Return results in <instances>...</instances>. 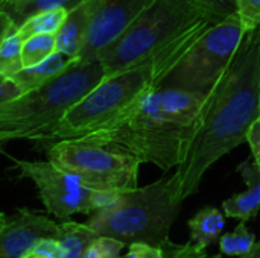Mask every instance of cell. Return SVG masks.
Segmentation results:
<instances>
[{"label":"cell","mask_w":260,"mask_h":258,"mask_svg":"<svg viewBox=\"0 0 260 258\" xmlns=\"http://www.w3.org/2000/svg\"><path fill=\"white\" fill-rule=\"evenodd\" d=\"M260 117V24L245 32L239 47L207 93L201 123L184 161L172 175L175 198L195 195L207 170L245 143Z\"/></svg>","instance_id":"6da1fadb"},{"label":"cell","mask_w":260,"mask_h":258,"mask_svg":"<svg viewBox=\"0 0 260 258\" xmlns=\"http://www.w3.org/2000/svg\"><path fill=\"white\" fill-rule=\"evenodd\" d=\"M206 99L204 93L151 87L117 120L87 138L113 144L140 164L169 172L184 161Z\"/></svg>","instance_id":"7a4b0ae2"},{"label":"cell","mask_w":260,"mask_h":258,"mask_svg":"<svg viewBox=\"0 0 260 258\" xmlns=\"http://www.w3.org/2000/svg\"><path fill=\"white\" fill-rule=\"evenodd\" d=\"M216 21L201 0H154L98 59L107 76L155 64L158 81Z\"/></svg>","instance_id":"3957f363"},{"label":"cell","mask_w":260,"mask_h":258,"mask_svg":"<svg viewBox=\"0 0 260 258\" xmlns=\"http://www.w3.org/2000/svg\"><path fill=\"white\" fill-rule=\"evenodd\" d=\"M107 76L99 59L67 68L37 90L0 103V143L15 138L35 141Z\"/></svg>","instance_id":"277c9868"},{"label":"cell","mask_w":260,"mask_h":258,"mask_svg":"<svg viewBox=\"0 0 260 258\" xmlns=\"http://www.w3.org/2000/svg\"><path fill=\"white\" fill-rule=\"evenodd\" d=\"M181 204L175 198L172 176H165L145 187L119 193L110 205L91 213L85 224L99 236L117 239L125 245L143 242L165 246Z\"/></svg>","instance_id":"5b68a950"},{"label":"cell","mask_w":260,"mask_h":258,"mask_svg":"<svg viewBox=\"0 0 260 258\" xmlns=\"http://www.w3.org/2000/svg\"><path fill=\"white\" fill-rule=\"evenodd\" d=\"M158 68L142 64L105 76L93 90L76 102L62 119L35 141L52 144L67 138H82L96 134L117 120L148 88L154 87Z\"/></svg>","instance_id":"8992f818"},{"label":"cell","mask_w":260,"mask_h":258,"mask_svg":"<svg viewBox=\"0 0 260 258\" xmlns=\"http://www.w3.org/2000/svg\"><path fill=\"white\" fill-rule=\"evenodd\" d=\"M47 157L88 189L122 193L139 187L140 163L113 144L87 137L67 138L49 144Z\"/></svg>","instance_id":"52a82bcc"},{"label":"cell","mask_w":260,"mask_h":258,"mask_svg":"<svg viewBox=\"0 0 260 258\" xmlns=\"http://www.w3.org/2000/svg\"><path fill=\"white\" fill-rule=\"evenodd\" d=\"M245 29L233 14L216 23L158 81L157 88H178L207 94L239 47Z\"/></svg>","instance_id":"ba28073f"},{"label":"cell","mask_w":260,"mask_h":258,"mask_svg":"<svg viewBox=\"0 0 260 258\" xmlns=\"http://www.w3.org/2000/svg\"><path fill=\"white\" fill-rule=\"evenodd\" d=\"M20 176L30 179L49 214L69 220L73 214H91L110 205L119 193L88 189L75 175L59 169L50 160L27 161L11 158Z\"/></svg>","instance_id":"9c48e42d"},{"label":"cell","mask_w":260,"mask_h":258,"mask_svg":"<svg viewBox=\"0 0 260 258\" xmlns=\"http://www.w3.org/2000/svg\"><path fill=\"white\" fill-rule=\"evenodd\" d=\"M154 0H102L94 12L84 44L75 62H90L98 59L113 43H116L134 20Z\"/></svg>","instance_id":"30bf717a"},{"label":"cell","mask_w":260,"mask_h":258,"mask_svg":"<svg viewBox=\"0 0 260 258\" xmlns=\"http://www.w3.org/2000/svg\"><path fill=\"white\" fill-rule=\"evenodd\" d=\"M58 227L41 213L20 208L0 228V258H23L41 240L56 237Z\"/></svg>","instance_id":"8fae6325"},{"label":"cell","mask_w":260,"mask_h":258,"mask_svg":"<svg viewBox=\"0 0 260 258\" xmlns=\"http://www.w3.org/2000/svg\"><path fill=\"white\" fill-rule=\"evenodd\" d=\"M102 0H82L76 8L67 12V17L55 33L56 52L64 53L67 58L75 59L84 44L90 21L101 6Z\"/></svg>","instance_id":"7c38bea8"},{"label":"cell","mask_w":260,"mask_h":258,"mask_svg":"<svg viewBox=\"0 0 260 258\" xmlns=\"http://www.w3.org/2000/svg\"><path fill=\"white\" fill-rule=\"evenodd\" d=\"M238 172L245 181L247 190L225 199L222 202V210L225 217L248 222L260 211V169L254 161H245L238 167Z\"/></svg>","instance_id":"4fadbf2b"},{"label":"cell","mask_w":260,"mask_h":258,"mask_svg":"<svg viewBox=\"0 0 260 258\" xmlns=\"http://www.w3.org/2000/svg\"><path fill=\"white\" fill-rule=\"evenodd\" d=\"M70 62V58H67L61 52H53L47 59L43 62L32 65V67H24L18 73L12 75L11 79L17 84L20 91L29 93L32 90L40 88L41 85L47 84L53 78H56L61 71L67 68Z\"/></svg>","instance_id":"5bb4252c"},{"label":"cell","mask_w":260,"mask_h":258,"mask_svg":"<svg viewBox=\"0 0 260 258\" xmlns=\"http://www.w3.org/2000/svg\"><path fill=\"white\" fill-rule=\"evenodd\" d=\"M187 225L190 230V242L200 249H207L219 240L225 228V214L215 207H206L200 210Z\"/></svg>","instance_id":"9a60e30c"},{"label":"cell","mask_w":260,"mask_h":258,"mask_svg":"<svg viewBox=\"0 0 260 258\" xmlns=\"http://www.w3.org/2000/svg\"><path fill=\"white\" fill-rule=\"evenodd\" d=\"M98 236L99 234L87 224L62 220V224L58 227V234L55 239L59 242L62 258H82L88 245Z\"/></svg>","instance_id":"2e32d148"},{"label":"cell","mask_w":260,"mask_h":258,"mask_svg":"<svg viewBox=\"0 0 260 258\" xmlns=\"http://www.w3.org/2000/svg\"><path fill=\"white\" fill-rule=\"evenodd\" d=\"M81 2L82 0H18L15 3L3 6L0 11L6 12L12 18L15 26H20L23 21H26L29 17H32L35 14L53 11V9L72 11Z\"/></svg>","instance_id":"e0dca14e"},{"label":"cell","mask_w":260,"mask_h":258,"mask_svg":"<svg viewBox=\"0 0 260 258\" xmlns=\"http://www.w3.org/2000/svg\"><path fill=\"white\" fill-rule=\"evenodd\" d=\"M21 46H23V38L18 32V27L14 26L0 44V76L2 78H11L12 75L24 68L23 58H21Z\"/></svg>","instance_id":"ac0fdd59"},{"label":"cell","mask_w":260,"mask_h":258,"mask_svg":"<svg viewBox=\"0 0 260 258\" xmlns=\"http://www.w3.org/2000/svg\"><path fill=\"white\" fill-rule=\"evenodd\" d=\"M67 12L69 11L66 9H53L35 14L23 21L20 26H17L18 32L23 40L37 33H56L67 17Z\"/></svg>","instance_id":"d6986e66"},{"label":"cell","mask_w":260,"mask_h":258,"mask_svg":"<svg viewBox=\"0 0 260 258\" xmlns=\"http://www.w3.org/2000/svg\"><path fill=\"white\" fill-rule=\"evenodd\" d=\"M219 252L229 257H242L248 254L257 243L256 236L247 228V222H241L232 233L221 234Z\"/></svg>","instance_id":"ffe728a7"},{"label":"cell","mask_w":260,"mask_h":258,"mask_svg":"<svg viewBox=\"0 0 260 258\" xmlns=\"http://www.w3.org/2000/svg\"><path fill=\"white\" fill-rule=\"evenodd\" d=\"M53 52H56L55 33H37L23 40L21 58L24 67H32L44 59H47Z\"/></svg>","instance_id":"44dd1931"},{"label":"cell","mask_w":260,"mask_h":258,"mask_svg":"<svg viewBox=\"0 0 260 258\" xmlns=\"http://www.w3.org/2000/svg\"><path fill=\"white\" fill-rule=\"evenodd\" d=\"M126 245L108 236H98L85 249L82 258H120V252Z\"/></svg>","instance_id":"7402d4cb"},{"label":"cell","mask_w":260,"mask_h":258,"mask_svg":"<svg viewBox=\"0 0 260 258\" xmlns=\"http://www.w3.org/2000/svg\"><path fill=\"white\" fill-rule=\"evenodd\" d=\"M236 14L245 29L253 30L260 24V0H236Z\"/></svg>","instance_id":"603a6c76"},{"label":"cell","mask_w":260,"mask_h":258,"mask_svg":"<svg viewBox=\"0 0 260 258\" xmlns=\"http://www.w3.org/2000/svg\"><path fill=\"white\" fill-rule=\"evenodd\" d=\"M166 258H222V254H216L212 257H207L206 249L197 248L192 242H187L186 245H172L171 240L165 245Z\"/></svg>","instance_id":"cb8c5ba5"},{"label":"cell","mask_w":260,"mask_h":258,"mask_svg":"<svg viewBox=\"0 0 260 258\" xmlns=\"http://www.w3.org/2000/svg\"><path fill=\"white\" fill-rule=\"evenodd\" d=\"M201 3L216 23L236 14L238 9L236 0H201Z\"/></svg>","instance_id":"d4e9b609"},{"label":"cell","mask_w":260,"mask_h":258,"mask_svg":"<svg viewBox=\"0 0 260 258\" xmlns=\"http://www.w3.org/2000/svg\"><path fill=\"white\" fill-rule=\"evenodd\" d=\"M23 258H62V251L59 242L55 237L44 239Z\"/></svg>","instance_id":"484cf974"},{"label":"cell","mask_w":260,"mask_h":258,"mask_svg":"<svg viewBox=\"0 0 260 258\" xmlns=\"http://www.w3.org/2000/svg\"><path fill=\"white\" fill-rule=\"evenodd\" d=\"M128 246L129 249L125 258H166L165 246H154L143 242H134Z\"/></svg>","instance_id":"4316f807"},{"label":"cell","mask_w":260,"mask_h":258,"mask_svg":"<svg viewBox=\"0 0 260 258\" xmlns=\"http://www.w3.org/2000/svg\"><path fill=\"white\" fill-rule=\"evenodd\" d=\"M245 141L250 144V149H251L254 163L259 166L260 169V117L251 125V128L248 129V134H247V140Z\"/></svg>","instance_id":"83f0119b"},{"label":"cell","mask_w":260,"mask_h":258,"mask_svg":"<svg viewBox=\"0 0 260 258\" xmlns=\"http://www.w3.org/2000/svg\"><path fill=\"white\" fill-rule=\"evenodd\" d=\"M23 93L20 91V88L17 87V84L11 79V78H2L0 76V103L14 100L17 97H20Z\"/></svg>","instance_id":"f1b7e54d"},{"label":"cell","mask_w":260,"mask_h":258,"mask_svg":"<svg viewBox=\"0 0 260 258\" xmlns=\"http://www.w3.org/2000/svg\"><path fill=\"white\" fill-rule=\"evenodd\" d=\"M14 26H15V23L12 21V18H11L6 12L0 11V44H2L3 38L8 35V32H9Z\"/></svg>","instance_id":"f546056e"},{"label":"cell","mask_w":260,"mask_h":258,"mask_svg":"<svg viewBox=\"0 0 260 258\" xmlns=\"http://www.w3.org/2000/svg\"><path fill=\"white\" fill-rule=\"evenodd\" d=\"M239 258H260V242H257L254 245V248L248 254H245V255H242V257Z\"/></svg>","instance_id":"4dcf8cb0"},{"label":"cell","mask_w":260,"mask_h":258,"mask_svg":"<svg viewBox=\"0 0 260 258\" xmlns=\"http://www.w3.org/2000/svg\"><path fill=\"white\" fill-rule=\"evenodd\" d=\"M15 2H18V0H0V9H2L3 6H8V5L15 3Z\"/></svg>","instance_id":"1f68e13d"},{"label":"cell","mask_w":260,"mask_h":258,"mask_svg":"<svg viewBox=\"0 0 260 258\" xmlns=\"http://www.w3.org/2000/svg\"><path fill=\"white\" fill-rule=\"evenodd\" d=\"M6 217H8V216H6L5 213H0V228L3 227V224H5V220H6Z\"/></svg>","instance_id":"d6a6232c"},{"label":"cell","mask_w":260,"mask_h":258,"mask_svg":"<svg viewBox=\"0 0 260 258\" xmlns=\"http://www.w3.org/2000/svg\"><path fill=\"white\" fill-rule=\"evenodd\" d=\"M0 144H2V143H0Z\"/></svg>","instance_id":"836d02e7"}]
</instances>
